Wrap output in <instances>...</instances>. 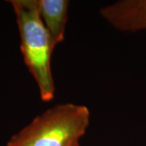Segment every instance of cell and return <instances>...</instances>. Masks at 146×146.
<instances>
[{"instance_id":"cell-1","label":"cell","mask_w":146,"mask_h":146,"mask_svg":"<svg viewBox=\"0 0 146 146\" xmlns=\"http://www.w3.org/2000/svg\"><path fill=\"white\" fill-rule=\"evenodd\" d=\"M21 38L25 63L36 81L43 102L54 97V81L51 69L53 50L56 46L42 23L38 0H11Z\"/></svg>"},{"instance_id":"cell-2","label":"cell","mask_w":146,"mask_h":146,"mask_svg":"<svg viewBox=\"0 0 146 146\" xmlns=\"http://www.w3.org/2000/svg\"><path fill=\"white\" fill-rule=\"evenodd\" d=\"M89 120L90 111L85 106L57 105L36 116L12 136L7 146H76Z\"/></svg>"},{"instance_id":"cell-3","label":"cell","mask_w":146,"mask_h":146,"mask_svg":"<svg viewBox=\"0 0 146 146\" xmlns=\"http://www.w3.org/2000/svg\"><path fill=\"white\" fill-rule=\"evenodd\" d=\"M102 18L123 32L146 31V0H121L101 8Z\"/></svg>"},{"instance_id":"cell-4","label":"cell","mask_w":146,"mask_h":146,"mask_svg":"<svg viewBox=\"0 0 146 146\" xmlns=\"http://www.w3.org/2000/svg\"><path fill=\"white\" fill-rule=\"evenodd\" d=\"M68 0H38V11L54 45L63 42L68 21Z\"/></svg>"},{"instance_id":"cell-5","label":"cell","mask_w":146,"mask_h":146,"mask_svg":"<svg viewBox=\"0 0 146 146\" xmlns=\"http://www.w3.org/2000/svg\"><path fill=\"white\" fill-rule=\"evenodd\" d=\"M76 146H79V145H76Z\"/></svg>"}]
</instances>
